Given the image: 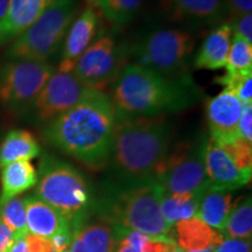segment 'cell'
<instances>
[{
  "label": "cell",
  "instance_id": "obj_20",
  "mask_svg": "<svg viewBox=\"0 0 252 252\" xmlns=\"http://www.w3.org/2000/svg\"><path fill=\"white\" fill-rule=\"evenodd\" d=\"M54 0H9L2 42L18 37L31 26Z\"/></svg>",
  "mask_w": 252,
  "mask_h": 252
},
{
  "label": "cell",
  "instance_id": "obj_23",
  "mask_svg": "<svg viewBox=\"0 0 252 252\" xmlns=\"http://www.w3.org/2000/svg\"><path fill=\"white\" fill-rule=\"evenodd\" d=\"M232 207L231 191L207 190L200 198L195 217L213 229L223 232Z\"/></svg>",
  "mask_w": 252,
  "mask_h": 252
},
{
  "label": "cell",
  "instance_id": "obj_7",
  "mask_svg": "<svg viewBox=\"0 0 252 252\" xmlns=\"http://www.w3.org/2000/svg\"><path fill=\"white\" fill-rule=\"evenodd\" d=\"M196 37L188 31L163 28L154 31L130 48L135 64L143 65L168 77L190 76Z\"/></svg>",
  "mask_w": 252,
  "mask_h": 252
},
{
  "label": "cell",
  "instance_id": "obj_12",
  "mask_svg": "<svg viewBox=\"0 0 252 252\" xmlns=\"http://www.w3.org/2000/svg\"><path fill=\"white\" fill-rule=\"evenodd\" d=\"M244 104L228 90H222L207 100L206 117L209 138L220 146L238 139L237 125L243 112Z\"/></svg>",
  "mask_w": 252,
  "mask_h": 252
},
{
  "label": "cell",
  "instance_id": "obj_33",
  "mask_svg": "<svg viewBox=\"0 0 252 252\" xmlns=\"http://www.w3.org/2000/svg\"><path fill=\"white\" fill-rule=\"evenodd\" d=\"M213 252H251V239L226 237Z\"/></svg>",
  "mask_w": 252,
  "mask_h": 252
},
{
  "label": "cell",
  "instance_id": "obj_1",
  "mask_svg": "<svg viewBox=\"0 0 252 252\" xmlns=\"http://www.w3.org/2000/svg\"><path fill=\"white\" fill-rule=\"evenodd\" d=\"M118 115L104 91L88 90L80 102L43 126V139L91 171L108 167Z\"/></svg>",
  "mask_w": 252,
  "mask_h": 252
},
{
  "label": "cell",
  "instance_id": "obj_5",
  "mask_svg": "<svg viewBox=\"0 0 252 252\" xmlns=\"http://www.w3.org/2000/svg\"><path fill=\"white\" fill-rule=\"evenodd\" d=\"M35 196L65 217L72 231L93 215L97 202L86 175L69 162L49 154L41 159Z\"/></svg>",
  "mask_w": 252,
  "mask_h": 252
},
{
  "label": "cell",
  "instance_id": "obj_34",
  "mask_svg": "<svg viewBox=\"0 0 252 252\" xmlns=\"http://www.w3.org/2000/svg\"><path fill=\"white\" fill-rule=\"evenodd\" d=\"M27 252H54L48 238L28 234L26 237Z\"/></svg>",
  "mask_w": 252,
  "mask_h": 252
},
{
  "label": "cell",
  "instance_id": "obj_25",
  "mask_svg": "<svg viewBox=\"0 0 252 252\" xmlns=\"http://www.w3.org/2000/svg\"><path fill=\"white\" fill-rule=\"evenodd\" d=\"M224 234L229 238L251 239L252 235V202L251 196L232 207L226 220Z\"/></svg>",
  "mask_w": 252,
  "mask_h": 252
},
{
  "label": "cell",
  "instance_id": "obj_29",
  "mask_svg": "<svg viewBox=\"0 0 252 252\" xmlns=\"http://www.w3.org/2000/svg\"><path fill=\"white\" fill-rule=\"evenodd\" d=\"M223 150L229 154L234 160L236 165L244 171H251L252 168V146L251 143H248L241 138L235 140L234 143L223 145Z\"/></svg>",
  "mask_w": 252,
  "mask_h": 252
},
{
  "label": "cell",
  "instance_id": "obj_3",
  "mask_svg": "<svg viewBox=\"0 0 252 252\" xmlns=\"http://www.w3.org/2000/svg\"><path fill=\"white\" fill-rule=\"evenodd\" d=\"M118 117H157L194 106L202 91L191 76L168 77L131 63L106 93Z\"/></svg>",
  "mask_w": 252,
  "mask_h": 252
},
{
  "label": "cell",
  "instance_id": "obj_19",
  "mask_svg": "<svg viewBox=\"0 0 252 252\" xmlns=\"http://www.w3.org/2000/svg\"><path fill=\"white\" fill-rule=\"evenodd\" d=\"M232 30L230 24H222L210 32L193 60L194 67L206 70H219L226 65L231 46Z\"/></svg>",
  "mask_w": 252,
  "mask_h": 252
},
{
  "label": "cell",
  "instance_id": "obj_41",
  "mask_svg": "<svg viewBox=\"0 0 252 252\" xmlns=\"http://www.w3.org/2000/svg\"><path fill=\"white\" fill-rule=\"evenodd\" d=\"M86 1L90 6H93V7H99V6L103 4L104 0H86Z\"/></svg>",
  "mask_w": 252,
  "mask_h": 252
},
{
  "label": "cell",
  "instance_id": "obj_31",
  "mask_svg": "<svg viewBox=\"0 0 252 252\" xmlns=\"http://www.w3.org/2000/svg\"><path fill=\"white\" fill-rule=\"evenodd\" d=\"M232 30V35L239 36L248 42L252 43V14L248 13L235 18L232 24H230Z\"/></svg>",
  "mask_w": 252,
  "mask_h": 252
},
{
  "label": "cell",
  "instance_id": "obj_35",
  "mask_svg": "<svg viewBox=\"0 0 252 252\" xmlns=\"http://www.w3.org/2000/svg\"><path fill=\"white\" fill-rule=\"evenodd\" d=\"M72 230L67 229L62 230V231L58 232L54 236L48 238L50 241V244L53 247V251L54 252H68L69 245L71 242Z\"/></svg>",
  "mask_w": 252,
  "mask_h": 252
},
{
  "label": "cell",
  "instance_id": "obj_36",
  "mask_svg": "<svg viewBox=\"0 0 252 252\" xmlns=\"http://www.w3.org/2000/svg\"><path fill=\"white\" fill-rule=\"evenodd\" d=\"M226 5H228L229 13L235 19L251 13L252 0H226Z\"/></svg>",
  "mask_w": 252,
  "mask_h": 252
},
{
  "label": "cell",
  "instance_id": "obj_39",
  "mask_svg": "<svg viewBox=\"0 0 252 252\" xmlns=\"http://www.w3.org/2000/svg\"><path fill=\"white\" fill-rule=\"evenodd\" d=\"M9 9V0H0V43L2 42V36H4L6 21L8 17Z\"/></svg>",
  "mask_w": 252,
  "mask_h": 252
},
{
  "label": "cell",
  "instance_id": "obj_15",
  "mask_svg": "<svg viewBox=\"0 0 252 252\" xmlns=\"http://www.w3.org/2000/svg\"><path fill=\"white\" fill-rule=\"evenodd\" d=\"M159 8L169 21L194 26L219 24L229 13L226 0H159Z\"/></svg>",
  "mask_w": 252,
  "mask_h": 252
},
{
  "label": "cell",
  "instance_id": "obj_9",
  "mask_svg": "<svg viewBox=\"0 0 252 252\" xmlns=\"http://www.w3.org/2000/svg\"><path fill=\"white\" fill-rule=\"evenodd\" d=\"M54 71L48 61L17 59L0 63V103L17 115L28 112Z\"/></svg>",
  "mask_w": 252,
  "mask_h": 252
},
{
  "label": "cell",
  "instance_id": "obj_10",
  "mask_svg": "<svg viewBox=\"0 0 252 252\" xmlns=\"http://www.w3.org/2000/svg\"><path fill=\"white\" fill-rule=\"evenodd\" d=\"M130 48L112 35H100L75 63L72 72L88 90L104 91L128 64Z\"/></svg>",
  "mask_w": 252,
  "mask_h": 252
},
{
  "label": "cell",
  "instance_id": "obj_13",
  "mask_svg": "<svg viewBox=\"0 0 252 252\" xmlns=\"http://www.w3.org/2000/svg\"><path fill=\"white\" fill-rule=\"evenodd\" d=\"M102 21L96 7L88 5L70 25L62 45L58 70L72 71L78 58L100 36Z\"/></svg>",
  "mask_w": 252,
  "mask_h": 252
},
{
  "label": "cell",
  "instance_id": "obj_26",
  "mask_svg": "<svg viewBox=\"0 0 252 252\" xmlns=\"http://www.w3.org/2000/svg\"><path fill=\"white\" fill-rule=\"evenodd\" d=\"M0 220L13 232L15 241L28 235L25 197L15 196L0 202Z\"/></svg>",
  "mask_w": 252,
  "mask_h": 252
},
{
  "label": "cell",
  "instance_id": "obj_17",
  "mask_svg": "<svg viewBox=\"0 0 252 252\" xmlns=\"http://www.w3.org/2000/svg\"><path fill=\"white\" fill-rule=\"evenodd\" d=\"M168 237L184 252H213L224 239V235L197 217L175 223Z\"/></svg>",
  "mask_w": 252,
  "mask_h": 252
},
{
  "label": "cell",
  "instance_id": "obj_11",
  "mask_svg": "<svg viewBox=\"0 0 252 252\" xmlns=\"http://www.w3.org/2000/svg\"><path fill=\"white\" fill-rule=\"evenodd\" d=\"M88 89L72 71L56 70L46 82L30 109L33 121L47 124L80 102Z\"/></svg>",
  "mask_w": 252,
  "mask_h": 252
},
{
  "label": "cell",
  "instance_id": "obj_40",
  "mask_svg": "<svg viewBox=\"0 0 252 252\" xmlns=\"http://www.w3.org/2000/svg\"><path fill=\"white\" fill-rule=\"evenodd\" d=\"M8 252H27L26 239L25 238L17 239V241L14 242V244L12 245V248L9 249Z\"/></svg>",
  "mask_w": 252,
  "mask_h": 252
},
{
  "label": "cell",
  "instance_id": "obj_14",
  "mask_svg": "<svg viewBox=\"0 0 252 252\" xmlns=\"http://www.w3.org/2000/svg\"><path fill=\"white\" fill-rule=\"evenodd\" d=\"M204 166L209 180L208 190L232 191L251 180V171L239 168L229 154L210 138H207L204 146Z\"/></svg>",
  "mask_w": 252,
  "mask_h": 252
},
{
  "label": "cell",
  "instance_id": "obj_32",
  "mask_svg": "<svg viewBox=\"0 0 252 252\" xmlns=\"http://www.w3.org/2000/svg\"><path fill=\"white\" fill-rule=\"evenodd\" d=\"M238 137L252 144V105H244L237 125Z\"/></svg>",
  "mask_w": 252,
  "mask_h": 252
},
{
  "label": "cell",
  "instance_id": "obj_27",
  "mask_svg": "<svg viewBox=\"0 0 252 252\" xmlns=\"http://www.w3.org/2000/svg\"><path fill=\"white\" fill-rule=\"evenodd\" d=\"M141 4L143 0H104L99 8L110 24L123 27L137 15Z\"/></svg>",
  "mask_w": 252,
  "mask_h": 252
},
{
  "label": "cell",
  "instance_id": "obj_8",
  "mask_svg": "<svg viewBox=\"0 0 252 252\" xmlns=\"http://www.w3.org/2000/svg\"><path fill=\"white\" fill-rule=\"evenodd\" d=\"M206 140L182 143L169 150L154 179L161 195L201 197L209 189L204 166Z\"/></svg>",
  "mask_w": 252,
  "mask_h": 252
},
{
  "label": "cell",
  "instance_id": "obj_42",
  "mask_svg": "<svg viewBox=\"0 0 252 252\" xmlns=\"http://www.w3.org/2000/svg\"><path fill=\"white\" fill-rule=\"evenodd\" d=\"M171 252H184V251H182V250H181V249H179L178 247H175L174 249H173V250H172Z\"/></svg>",
  "mask_w": 252,
  "mask_h": 252
},
{
  "label": "cell",
  "instance_id": "obj_4",
  "mask_svg": "<svg viewBox=\"0 0 252 252\" xmlns=\"http://www.w3.org/2000/svg\"><path fill=\"white\" fill-rule=\"evenodd\" d=\"M161 190L156 180L130 186L108 184L97 197L94 212L124 232L138 231L152 237L168 236L172 225L163 219Z\"/></svg>",
  "mask_w": 252,
  "mask_h": 252
},
{
  "label": "cell",
  "instance_id": "obj_2",
  "mask_svg": "<svg viewBox=\"0 0 252 252\" xmlns=\"http://www.w3.org/2000/svg\"><path fill=\"white\" fill-rule=\"evenodd\" d=\"M173 123L167 116L118 117L108 166L116 186L154 180L172 149Z\"/></svg>",
  "mask_w": 252,
  "mask_h": 252
},
{
  "label": "cell",
  "instance_id": "obj_24",
  "mask_svg": "<svg viewBox=\"0 0 252 252\" xmlns=\"http://www.w3.org/2000/svg\"><path fill=\"white\" fill-rule=\"evenodd\" d=\"M202 197V196H201ZM186 195H161L160 209L169 225L196 216L200 198Z\"/></svg>",
  "mask_w": 252,
  "mask_h": 252
},
{
  "label": "cell",
  "instance_id": "obj_22",
  "mask_svg": "<svg viewBox=\"0 0 252 252\" xmlns=\"http://www.w3.org/2000/svg\"><path fill=\"white\" fill-rule=\"evenodd\" d=\"M41 146L32 132L27 130H12L6 134L0 145V168L8 163L23 161L39 157Z\"/></svg>",
  "mask_w": 252,
  "mask_h": 252
},
{
  "label": "cell",
  "instance_id": "obj_16",
  "mask_svg": "<svg viewBox=\"0 0 252 252\" xmlns=\"http://www.w3.org/2000/svg\"><path fill=\"white\" fill-rule=\"evenodd\" d=\"M93 215L74 229L68 252H115L125 234L104 217Z\"/></svg>",
  "mask_w": 252,
  "mask_h": 252
},
{
  "label": "cell",
  "instance_id": "obj_38",
  "mask_svg": "<svg viewBox=\"0 0 252 252\" xmlns=\"http://www.w3.org/2000/svg\"><path fill=\"white\" fill-rule=\"evenodd\" d=\"M14 242L15 237L13 232L0 220V252H8Z\"/></svg>",
  "mask_w": 252,
  "mask_h": 252
},
{
  "label": "cell",
  "instance_id": "obj_18",
  "mask_svg": "<svg viewBox=\"0 0 252 252\" xmlns=\"http://www.w3.org/2000/svg\"><path fill=\"white\" fill-rule=\"evenodd\" d=\"M25 204L28 234L50 238L62 230H72L65 217L35 195L25 197Z\"/></svg>",
  "mask_w": 252,
  "mask_h": 252
},
{
  "label": "cell",
  "instance_id": "obj_28",
  "mask_svg": "<svg viewBox=\"0 0 252 252\" xmlns=\"http://www.w3.org/2000/svg\"><path fill=\"white\" fill-rule=\"evenodd\" d=\"M225 70L237 74L252 72V43L232 35L231 46L226 60Z\"/></svg>",
  "mask_w": 252,
  "mask_h": 252
},
{
  "label": "cell",
  "instance_id": "obj_21",
  "mask_svg": "<svg viewBox=\"0 0 252 252\" xmlns=\"http://www.w3.org/2000/svg\"><path fill=\"white\" fill-rule=\"evenodd\" d=\"M1 191L0 202L19 196L37 184V172L31 161L23 160L8 163L1 168L0 174Z\"/></svg>",
  "mask_w": 252,
  "mask_h": 252
},
{
  "label": "cell",
  "instance_id": "obj_37",
  "mask_svg": "<svg viewBox=\"0 0 252 252\" xmlns=\"http://www.w3.org/2000/svg\"><path fill=\"white\" fill-rule=\"evenodd\" d=\"M234 94L244 105L252 103V75L251 76L245 77L239 83V86L236 88Z\"/></svg>",
  "mask_w": 252,
  "mask_h": 252
},
{
  "label": "cell",
  "instance_id": "obj_30",
  "mask_svg": "<svg viewBox=\"0 0 252 252\" xmlns=\"http://www.w3.org/2000/svg\"><path fill=\"white\" fill-rule=\"evenodd\" d=\"M146 237L147 235L138 231L125 232L119 239V243L115 252H145L144 242Z\"/></svg>",
  "mask_w": 252,
  "mask_h": 252
},
{
  "label": "cell",
  "instance_id": "obj_6",
  "mask_svg": "<svg viewBox=\"0 0 252 252\" xmlns=\"http://www.w3.org/2000/svg\"><path fill=\"white\" fill-rule=\"evenodd\" d=\"M76 12L77 0H54L15 39L6 53V59L48 61L63 45Z\"/></svg>",
  "mask_w": 252,
  "mask_h": 252
}]
</instances>
